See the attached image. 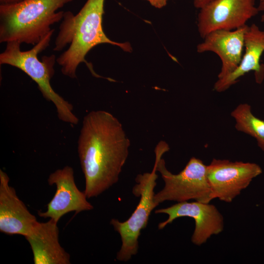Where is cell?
Instances as JSON below:
<instances>
[{
	"instance_id": "cell-1",
	"label": "cell",
	"mask_w": 264,
	"mask_h": 264,
	"mask_svg": "<svg viewBox=\"0 0 264 264\" xmlns=\"http://www.w3.org/2000/svg\"><path fill=\"white\" fill-rule=\"evenodd\" d=\"M130 141L118 119L103 110L86 115L78 140V153L88 198L116 183L129 155Z\"/></svg>"
},
{
	"instance_id": "cell-2",
	"label": "cell",
	"mask_w": 264,
	"mask_h": 264,
	"mask_svg": "<svg viewBox=\"0 0 264 264\" xmlns=\"http://www.w3.org/2000/svg\"><path fill=\"white\" fill-rule=\"evenodd\" d=\"M104 1L87 0L76 15L69 11L64 12L53 50L61 51L69 44L67 49L56 59V62L61 66L62 73L70 78H77L78 66L85 63L94 76L111 81V79L102 77L94 71L92 65L85 59L86 55L101 44L117 45L126 51L132 50L129 43L112 41L105 34L102 27Z\"/></svg>"
},
{
	"instance_id": "cell-3",
	"label": "cell",
	"mask_w": 264,
	"mask_h": 264,
	"mask_svg": "<svg viewBox=\"0 0 264 264\" xmlns=\"http://www.w3.org/2000/svg\"><path fill=\"white\" fill-rule=\"evenodd\" d=\"M73 0H23L0 5V42L35 45L63 19L57 10Z\"/></svg>"
},
{
	"instance_id": "cell-4",
	"label": "cell",
	"mask_w": 264,
	"mask_h": 264,
	"mask_svg": "<svg viewBox=\"0 0 264 264\" xmlns=\"http://www.w3.org/2000/svg\"><path fill=\"white\" fill-rule=\"evenodd\" d=\"M54 29H51L30 49L21 50V43L17 41L6 43L4 50L0 54V64L17 67L29 76L37 84L43 97L52 102L56 109L59 119L72 125H77L79 119L73 112L71 104L56 92L50 84L53 77L55 56H43L40 61L38 55L49 45Z\"/></svg>"
},
{
	"instance_id": "cell-5",
	"label": "cell",
	"mask_w": 264,
	"mask_h": 264,
	"mask_svg": "<svg viewBox=\"0 0 264 264\" xmlns=\"http://www.w3.org/2000/svg\"><path fill=\"white\" fill-rule=\"evenodd\" d=\"M169 149L168 144L161 141L154 150L156 171L160 173L165 183L163 188L154 195L156 204L158 206L165 201L180 202L190 199L210 203L213 199L207 176V165L201 160L192 157L183 170L173 174L167 170L161 158Z\"/></svg>"
},
{
	"instance_id": "cell-6",
	"label": "cell",
	"mask_w": 264,
	"mask_h": 264,
	"mask_svg": "<svg viewBox=\"0 0 264 264\" xmlns=\"http://www.w3.org/2000/svg\"><path fill=\"white\" fill-rule=\"evenodd\" d=\"M156 172L154 163L151 172L136 176V184L132 188V193L140 199L130 217L124 222L115 219L110 220V224L119 234L122 241L121 247L116 255V259L119 261L127 262L137 254L141 231L147 226L152 211L157 206L154 200V189L158 177Z\"/></svg>"
},
{
	"instance_id": "cell-7",
	"label": "cell",
	"mask_w": 264,
	"mask_h": 264,
	"mask_svg": "<svg viewBox=\"0 0 264 264\" xmlns=\"http://www.w3.org/2000/svg\"><path fill=\"white\" fill-rule=\"evenodd\" d=\"M262 173L254 163L213 159L207 165V176L213 199L231 202Z\"/></svg>"
},
{
	"instance_id": "cell-8",
	"label": "cell",
	"mask_w": 264,
	"mask_h": 264,
	"mask_svg": "<svg viewBox=\"0 0 264 264\" xmlns=\"http://www.w3.org/2000/svg\"><path fill=\"white\" fill-rule=\"evenodd\" d=\"M200 9L198 28L203 39L214 30L242 27L259 12L255 0H211Z\"/></svg>"
},
{
	"instance_id": "cell-9",
	"label": "cell",
	"mask_w": 264,
	"mask_h": 264,
	"mask_svg": "<svg viewBox=\"0 0 264 264\" xmlns=\"http://www.w3.org/2000/svg\"><path fill=\"white\" fill-rule=\"evenodd\" d=\"M154 213L168 215L167 220L158 224L159 229H163L178 218H193L195 227L191 241L197 245L205 243L212 236L221 233L224 228L223 216L215 205L210 203L180 202L167 208L157 209Z\"/></svg>"
},
{
	"instance_id": "cell-10",
	"label": "cell",
	"mask_w": 264,
	"mask_h": 264,
	"mask_svg": "<svg viewBox=\"0 0 264 264\" xmlns=\"http://www.w3.org/2000/svg\"><path fill=\"white\" fill-rule=\"evenodd\" d=\"M49 185L55 184L56 190L55 195L47 205L45 212L38 211V215L42 218L53 219L57 222L65 214L75 212L91 210L92 205L87 199L85 193L77 188L74 181L73 168L66 166L50 174Z\"/></svg>"
},
{
	"instance_id": "cell-11",
	"label": "cell",
	"mask_w": 264,
	"mask_h": 264,
	"mask_svg": "<svg viewBox=\"0 0 264 264\" xmlns=\"http://www.w3.org/2000/svg\"><path fill=\"white\" fill-rule=\"evenodd\" d=\"M7 174L0 170V231L7 235L25 237L38 223L36 218L19 198L9 184Z\"/></svg>"
},
{
	"instance_id": "cell-12",
	"label": "cell",
	"mask_w": 264,
	"mask_h": 264,
	"mask_svg": "<svg viewBox=\"0 0 264 264\" xmlns=\"http://www.w3.org/2000/svg\"><path fill=\"white\" fill-rule=\"evenodd\" d=\"M248 25L233 30H217L212 31L197 45V51H212L217 54L221 62L218 77L222 79L233 72L240 65L244 48V36Z\"/></svg>"
},
{
	"instance_id": "cell-13",
	"label": "cell",
	"mask_w": 264,
	"mask_h": 264,
	"mask_svg": "<svg viewBox=\"0 0 264 264\" xmlns=\"http://www.w3.org/2000/svg\"><path fill=\"white\" fill-rule=\"evenodd\" d=\"M245 52L237 68L225 77L218 79L214 89L222 92L238 82L241 76L251 71L255 72L256 82L261 84L264 79V66L260 58L264 51V31L253 23L248 26L244 36Z\"/></svg>"
},
{
	"instance_id": "cell-14",
	"label": "cell",
	"mask_w": 264,
	"mask_h": 264,
	"mask_svg": "<svg viewBox=\"0 0 264 264\" xmlns=\"http://www.w3.org/2000/svg\"><path fill=\"white\" fill-rule=\"evenodd\" d=\"M57 222L50 219L38 222L25 238L29 243L35 264H69L70 255L59 241Z\"/></svg>"
},
{
	"instance_id": "cell-15",
	"label": "cell",
	"mask_w": 264,
	"mask_h": 264,
	"mask_svg": "<svg viewBox=\"0 0 264 264\" xmlns=\"http://www.w3.org/2000/svg\"><path fill=\"white\" fill-rule=\"evenodd\" d=\"M231 115L235 120L237 130L255 138L259 147L264 152V120L253 114L248 104L238 105Z\"/></svg>"
},
{
	"instance_id": "cell-16",
	"label": "cell",
	"mask_w": 264,
	"mask_h": 264,
	"mask_svg": "<svg viewBox=\"0 0 264 264\" xmlns=\"http://www.w3.org/2000/svg\"><path fill=\"white\" fill-rule=\"evenodd\" d=\"M154 6L160 8L165 6L168 0H147Z\"/></svg>"
},
{
	"instance_id": "cell-17",
	"label": "cell",
	"mask_w": 264,
	"mask_h": 264,
	"mask_svg": "<svg viewBox=\"0 0 264 264\" xmlns=\"http://www.w3.org/2000/svg\"><path fill=\"white\" fill-rule=\"evenodd\" d=\"M211 0H194V4L196 7L200 8L202 6Z\"/></svg>"
},
{
	"instance_id": "cell-18",
	"label": "cell",
	"mask_w": 264,
	"mask_h": 264,
	"mask_svg": "<svg viewBox=\"0 0 264 264\" xmlns=\"http://www.w3.org/2000/svg\"><path fill=\"white\" fill-rule=\"evenodd\" d=\"M257 7L259 12L262 11L263 13L261 16V22H264V0H260L259 4Z\"/></svg>"
},
{
	"instance_id": "cell-19",
	"label": "cell",
	"mask_w": 264,
	"mask_h": 264,
	"mask_svg": "<svg viewBox=\"0 0 264 264\" xmlns=\"http://www.w3.org/2000/svg\"><path fill=\"white\" fill-rule=\"evenodd\" d=\"M23 0H0L1 4L14 3L21 1Z\"/></svg>"
}]
</instances>
